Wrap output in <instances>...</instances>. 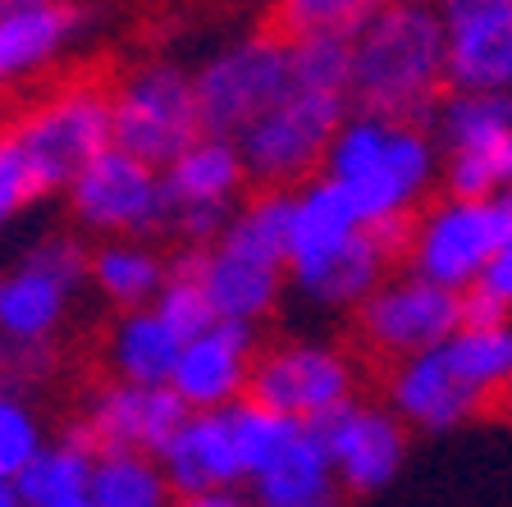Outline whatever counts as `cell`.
I'll use <instances>...</instances> for the list:
<instances>
[{"label": "cell", "mask_w": 512, "mask_h": 507, "mask_svg": "<svg viewBox=\"0 0 512 507\" xmlns=\"http://www.w3.org/2000/svg\"><path fill=\"white\" fill-rule=\"evenodd\" d=\"M188 338L174 334L165 320L156 316V307L128 311L115 320L106 338V361L115 370L119 384H138V389H170L174 366L183 357Z\"/></svg>", "instance_id": "obj_22"}, {"label": "cell", "mask_w": 512, "mask_h": 507, "mask_svg": "<svg viewBox=\"0 0 512 507\" xmlns=\"http://www.w3.org/2000/svg\"><path fill=\"white\" fill-rule=\"evenodd\" d=\"M485 407L490 402L462 380V370L448 361L444 348L398 361V370L389 375V412L426 434L458 430L462 421H471Z\"/></svg>", "instance_id": "obj_16"}, {"label": "cell", "mask_w": 512, "mask_h": 507, "mask_svg": "<svg viewBox=\"0 0 512 507\" xmlns=\"http://www.w3.org/2000/svg\"><path fill=\"white\" fill-rule=\"evenodd\" d=\"M165 188H170L174 211H188V206L234 211L247 188L243 151H238V142H224V138H197L165 169Z\"/></svg>", "instance_id": "obj_23"}, {"label": "cell", "mask_w": 512, "mask_h": 507, "mask_svg": "<svg viewBox=\"0 0 512 507\" xmlns=\"http://www.w3.org/2000/svg\"><path fill=\"white\" fill-rule=\"evenodd\" d=\"M352 389H357V375H352V361L339 348H330V343H279V348L256 357L247 402L298 425H320L325 416L348 407Z\"/></svg>", "instance_id": "obj_9"}, {"label": "cell", "mask_w": 512, "mask_h": 507, "mask_svg": "<svg viewBox=\"0 0 512 507\" xmlns=\"http://www.w3.org/2000/svg\"><path fill=\"white\" fill-rule=\"evenodd\" d=\"M51 507H96V503L83 494V498H64V503H51Z\"/></svg>", "instance_id": "obj_43"}, {"label": "cell", "mask_w": 512, "mask_h": 507, "mask_svg": "<svg viewBox=\"0 0 512 507\" xmlns=\"http://www.w3.org/2000/svg\"><path fill=\"white\" fill-rule=\"evenodd\" d=\"M46 370H51V348H19V343H0V393L23 398V389H32Z\"/></svg>", "instance_id": "obj_37"}, {"label": "cell", "mask_w": 512, "mask_h": 507, "mask_svg": "<svg viewBox=\"0 0 512 507\" xmlns=\"http://www.w3.org/2000/svg\"><path fill=\"white\" fill-rule=\"evenodd\" d=\"M96 453L78 430H69L64 439H51L42 453L32 457V466L19 476V498L23 507H51L64 498H83L92 489Z\"/></svg>", "instance_id": "obj_26"}, {"label": "cell", "mask_w": 512, "mask_h": 507, "mask_svg": "<svg viewBox=\"0 0 512 507\" xmlns=\"http://www.w3.org/2000/svg\"><path fill=\"white\" fill-rule=\"evenodd\" d=\"M490 407H494V412H499V416H503V421H512V384H508V389H503V393H499V398H494V402H490Z\"/></svg>", "instance_id": "obj_41"}, {"label": "cell", "mask_w": 512, "mask_h": 507, "mask_svg": "<svg viewBox=\"0 0 512 507\" xmlns=\"http://www.w3.org/2000/svg\"><path fill=\"white\" fill-rule=\"evenodd\" d=\"M156 316L183 338H197L215 325V311H211V302H206L197 275H192L188 252H179L170 261V284L160 288V297H156Z\"/></svg>", "instance_id": "obj_34"}, {"label": "cell", "mask_w": 512, "mask_h": 507, "mask_svg": "<svg viewBox=\"0 0 512 507\" xmlns=\"http://www.w3.org/2000/svg\"><path fill=\"white\" fill-rule=\"evenodd\" d=\"M256 329L247 325H211L206 334L183 343V357L174 366V398L188 412H229L247 398L256 366Z\"/></svg>", "instance_id": "obj_15"}, {"label": "cell", "mask_w": 512, "mask_h": 507, "mask_svg": "<svg viewBox=\"0 0 512 507\" xmlns=\"http://www.w3.org/2000/svg\"><path fill=\"white\" fill-rule=\"evenodd\" d=\"M229 430H234V448H238V462H243V480L252 485L256 476H266L270 466L288 453V444H293L307 425L288 421V416H275L243 398L229 407Z\"/></svg>", "instance_id": "obj_30"}, {"label": "cell", "mask_w": 512, "mask_h": 507, "mask_svg": "<svg viewBox=\"0 0 512 507\" xmlns=\"http://www.w3.org/2000/svg\"><path fill=\"white\" fill-rule=\"evenodd\" d=\"M288 64H293V92H320L348 101L352 37H302V42H288Z\"/></svg>", "instance_id": "obj_31"}, {"label": "cell", "mask_w": 512, "mask_h": 507, "mask_svg": "<svg viewBox=\"0 0 512 507\" xmlns=\"http://www.w3.org/2000/svg\"><path fill=\"white\" fill-rule=\"evenodd\" d=\"M23 151L32 156L46 192H69V183L115 147V119H110V87L78 78L55 87L37 106H28L14 119Z\"/></svg>", "instance_id": "obj_5"}, {"label": "cell", "mask_w": 512, "mask_h": 507, "mask_svg": "<svg viewBox=\"0 0 512 507\" xmlns=\"http://www.w3.org/2000/svg\"><path fill=\"white\" fill-rule=\"evenodd\" d=\"M188 416L192 412L174 398V389H138V384L110 380L83 402V421L74 430L92 444L96 457L110 453L160 457Z\"/></svg>", "instance_id": "obj_12"}, {"label": "cell", "mask_w": 512, "mask_h": 507, "mask_svg": "<svg viewBox=\"0 0 512 507\" xmlns=\"http://www.w3.org/2000/svg\"><path fill=\"white\" fill-rule=\"evenodd\" d=\"M362 338L384 357H421V352L444 348L448 338L462 329L458 293L439 284H426L421 275L384 279L362 307H357Z\"/></svg>", "instance_id": "obj_10"}, {"label": "cell", "mask_w": 512, "mask_h": 507, "mask_svg": "<svg viewBox=\"0 0 512 507\" xmlns=\"http://www.w3.org/2000/svg\"><path fill=\"white\" fill-rule=\"evenodd\" d=\"M87 256L74 233H46L10 275H0V343L51 348L69 297L87 284Z\"/></svg>", "instance_id": "obj_8"}, {"label": "cell", "mask_w": 512, "mask_h": 507, "mask_svg": "<svg viewBox=\"0 0 512 507\" xmlns=\"http://www.w3.org/2000/svg\"><path fill=\"white\" fill-rule=\"evenodd\" d=\"M51 444L42 430V416L23 398L0 393V485H19V476L32 466V457Z\"/></svg>", "instance_id": "obj_33"}, {"label": "cell", "mask_w": 512, "mask_h": 507, "mask_svg": "<svg viewBox=\"0 0 512 507\" xmlns=\"http://www.w3.org/2000/svg\"><path fill=\"white\" fill-rule=\"evenodd\" d=\"M444 352H448V361L462 370V380L485 402H494L512 384V325L458 329V334L444 343Z\"/></svg>", "instance_id": "obj_29"}, {"label": "cell", "mask_w": 512, "mask_h": 507, "mask_svg": "<svg viewBox=\"0 0 512 507\" xmlns=\"http://www.w3.org/2000/svg\"><path fill=\"white\" fill-rule=\"evenodd\" d=\"M87 498L96 507H174L179 503L156 457H138V453L96 457Z\"/></svg>", "instance_id": "obj_28"}, {"label": "cell", "mask_w": 512, "mask_h": 507, "mask_svg": "<svg viewBox=\"0 0 512 507\" xmlns=\"http://www.w3.org/2000/svg\"><path fill=\"white\" fill-rule=\"evenodd\" d=\"M343 119H348V101L343 96H320V92H288L275 110L256 119L238 138L247 179L261 188L293 192L307 179H316L330 142L339 138Z\"/></svg>", "instance_id": "obj_6"}, {"label": "cell", "mask_w": 512, "mask_h": 507, "mask_svg": "<svg viewBox=\"0 0 512 507\" xmlns=\"http://www.w3.org/2000/svg\"><path fill=\"white\" fill-rule=\"evenodd\" d=\"M192 92H197L206 138L238 142L256 119L293 92L288 42L275 28L224 42L220 51H211L192 69Z\"/></svg>", "instance_id": "obj_3"}, {"label": "cell", "mask_w": 512, "mask_h": 507, "mask_svg": "<svg viewBox=\"0 0 512 507\" xmlns=\"http://www.w3.org/2000/svg\"><path fill=\"white\" fill-rule=\"evenodd\" d=\"M64 197H69V211H74L78 229L96 233L101 243H110V238L151 243L156 233H170V220H174V201H170V188H165V174L124 156L115 147L106 156H96L69 183Z\"/></svg>", "instance_id": "obj_7"}, {"label": "cell", "mask_w": 512, "mask_h": 507, "mask_svg": "<svg viewBox=\"0 0 512 507\" xmlns=\"http://www.w3.org/2000/svg\"><path fill=\"white\" fill-rule=\"evenodd\" d=\"M288 211H293V192L256 188L252 197H243L234 206L215 247L288 275Z\"/></svg>", "instance_id": "obj_25"}, {"label": "cell", "mask_w": 512, "mask_h": 507, "mask_svg": "<svg viewBox=\"0 0 512 507\" xmlns=\"http://www.w3.org/2000/svg\"><path fill=\"white\" fill-rule=\"evenodd\" d=\"M508 169H512V151H453L444 165V183L453 201H485L508 192Z\"/></svg>", "instance_id": "obj_35"}, {"label": "cell", "mask_w": 512, "mask_h": 507, "mask_svg": "<svg viewBox=\"0 0 512 507\" xmlns=\"http://www.w3.org/2000/svg\"><path fill=\"white\" fill-rule=\"evenodd\" d=\"M334 462V476L352 494H375L398 476L407 457V430L389 407H366L352 398L334 416L311 425Z\"/></svg>", "instance_id": "obj_14"}, {"label": "cell", "mask_w": 512, "mask_h": 507, "mask_svg": "<svg viewBox=\"0 0 512 507\" xmlns=\"http://www.w3.org/2000/svg\"><path fill=\"white\" fill-rule=\"evenodd\" d=\"M330 507H339V503H330Z\"/></svg>", "instance_id": "obj_45"}, {"label": "cell", "mask_w": 512, "mask_h": 507, "mask_svg": "<svg viewBox=\"0 0 512 507\" xmlns=\"http://www.w3.org/2000/svg\"><path fill=\"white\" fill-rule=\"evenodd\" d=\"M435 142L416 124H389L375 115L352 110L343 119L339 138L330 142V156L320 165V179L348 192L366 224L416 215V201L435 183Z\"/></svg>", "instance_id": "obj_2"}, {"label": "cell", "mask_w": 512, "mask_h": 507, "mask_svg": "<svg viewBox=\"0 0 512 507\" xmlns=\"http://www.w3.org/2000/svg\"><path fill=\"white\" fill-rule=\"evenodd\" d=\"M458 316H462V329H499V325H512V311L503 307L490 288H480V284H471L467 293H458Z\"/></svg>", "instance_id": "obj_38"}, {"label": "cell", "mask_w": 512, "mask_h": 507, "mask_svg": "<svg viewBox=\"0 0 512 507\" xmlns=\"http://www.w3.org/2000/svg\"><path fill=\"white\" fill-rule=\"evenodd\" d=\"M174 507H247L234 489H224V494H197V498H179Z\"/></svg>", "instance_id": "obj_40"}, {"label": "cell", "mask_w": 512, "mask_h": 507, "mask_svg": "<svg viewBox=\"0 0 512 507\" xmlns=\"http://www.w3.org/2000/svg\"><path fill=\"white\" fill-rule=\"evenodd\" d=\"M188 261H192V275L202 284L206 302L215 311V325L256 329V320H266L275 311L279 293H284V270H266V265L229 256L220 247L188 252Z\"/></svg>", "instance_id": "obj_20"}, {"label": "cell", "mask_w": 512, "mask_h": 507, "mask_svg": "<svg viewBox=\"0 0 512 507\" xmlns=\"http://www.w3.org/2000/svg\"><path fill=\"white\" fill-rule=\"evenodd\" d=\"M480 288H490V293L499 297L503 307L512 311V247H503V252L490 256L485 275H480Z\"/></svg>", "instance_id": "obj_39"}, {"label": "cell", "mask_w": 512, "mask_h": 507, "mask_svg": "<svg viewBox=\"0 0 512 507\" xmlns=\"http://www.w3.org/2000/svg\"><path fill=\"white\" fill-rule=\"evenodd\" d=\"M430 124L453 151H512V96L453 92Z\"/></svg>", "instance_id": "obj_27"}, {"label": "cell", "mask_w": 512, "mask_h": 507, "mask_svg": "<svg viewBox=\"0 0 512 507\" xmlns=\"http://www.w3.org/2000/svg\"><path fill=\"white\" fill-rule=\"evenodd\" d=\"M334 489H339L334 462L311 425L288 444V453L270 466L266 476L252 480L256 507H330Z\"/></svg>", "instance_id": "obj_24"}, {"label": "cell", "mask_w": 512, "mask_h": 507, "mask_svg": "<svg viewBox=\"0 0 512 507\" xmlns=\"http://www.w3.org/2000/svg\"><path fill=\"white\" fill-rule=\"evenodd\" d=\"M83 10L60 0H0V87L42 74L74 42Z\"/></svg>", "instance_id": "obj_19"}, {"label": "cell", "mask_w": 512, "mask_h": 507, "mask_svg": "<svg viewBox=\"0 0 512 507\" xmlns=\"http://www.w3.org/2000/svg\"><path fill=\"white\" fill-rule=\"evenodd\" d=\"M42 197H51V192H46V183H42V174H37V165H32V156L23 151L19 133H14V128H0V229L14 224Z\"/></svg>", "instance_id": "obj_36"}, {"label": "cell", "mask_w": 512, "mask_h": 507, "mask_svg": "<svg viewBox=\"0 0 512 507\" xmlns=\"http://www.w3.org/2000/svg\"><path fill=\"white\" fill-rule=\"evenodd\" d=\"M366 233V220L348 201V192L330 179H307L293 188V211H288V279L293 288L307 284L316 270L334 261L348 243Z\"/></svg>", "instance_id": "obj_17"}, {"label": "cell", "mask_w": 512, "mask_h": 507, "mask_svg": "<svg viewBox=\"0 0 512 507\" xmlns=\"http://www.w3.org/2000/svg\"><path fill=\"white\" fill-rule=\"evenodd\" d=\"M439 19L453 92L512 96V0H453Z\"/></svg>", "instance_id": "obj_13"}, {"label": "cell", "mask_w": 512, "mask_h": 507, "mask_svg": "<svg viewBox=\"0 0 512 507\" xmlns=\"http://www.w3.org/2000/svg\"><path fill=\"white\" fill-rule=\"evenodd\" d=\"M508 192H512V169H508Z\"/></svg>", "instance_id": "obj_44"}, {"label": "cell", "mask_w": 512, "mask_h": 507, "mask_svg": "<svg viewBox=\"0 0 512 507\" xmlns=\"http://www.w3.org/2000/svg\"><path fill=\"white\" fill-rule=\"evenodd\" d=\"M448 83L444 19L430 5H375L352 37L348 106L389 124L426 128Z\"/></svg>", "instance_id": "obj_1"}, {"label": "cell", "mask_w": 512, "mask_h": 507, "mask_svg": "<svg viewBox=\"0 0 512 507\" xmlns=\"http://www.w3.org/2000/svg\"><path fill=\"white\" fill-rule=\"evenodd\" d=\"M494 252H499V233H494L490 201L471 206V201L444 197L430 211L416 215L407 261H412V275H421L426 284L467 293L471 284H480Z\"/></svg>", "instance_id": "obj_11"}, {"label": "cell", "mask_w": 512, "mask_h": 507, "mask_svg": "<svg viewBox=\"0 0 512 507\" xmlns=\"http://www.w3.org/2000/svg\"><path fill=\"white\" fill-rule=\"evenodd\" d=\"M110 119H115V151L160 174L197 138H206L197 92H192V69L174 60L133 64L110 87Z\"/></svg>", "instance_id": "obj_4"}, {"label": "cell", "mask_w": 512, "mask_h": 507, "mask_svg": "<svg viewBox=\"0 0 512 507\" xmlns=\"http://www.w3.org/2000/svg\"><path fill=\"white\" fill-rule=\"evenodd\" d=\"M87 284L96 288L101 302L119 307V316L147 311L156 307L160 288L170 284V261L138 238H110V243H96L87 256Z\"/></svg>", "instance_id": "obj_21"}, {"label": "cell", "mask_w": 512, "mask_h": 507, "mask_svg": "<svg viewBox=\"0 0 512 507\" xmlns=\"http://www.w3.org/2000/svg\"><path fill=\"white\" fill-rule=\"evenodd\" d=\"M0 507H23L19 485H0Z\"/></svg>", "instance_id": "obj_42"}, {"label": "cell", "mask_w": 512, "mask_h": 507, "mask_svg": "<svg viewBox=\"0 0 512 507\" xmlns=\"http://www.w3.org/2000/svg\"><path fill=\"white\" fill-rule=\"evenodd\" d=\"M156 462L170 480L174 498L224 494V489L243 485V462L234 448L229 412H192Z\"/></svg>", "instance_id": "obj_18"}, {"label": "cell", "mask_w": 512, "mask_h": 507, "mask_svg": "<svg viewBox=\"0 0 512 507\" xmlns=\"http://www.w3.org/2000/svg\"><path fill=\"white\" fill-rule=\"evenodd\" d=\"M371 0H293L279 5L270 28L284 42H302V37H357L366 19H371Z\"/></svg>", "instance_id": "obj_32"}]
</instances>
